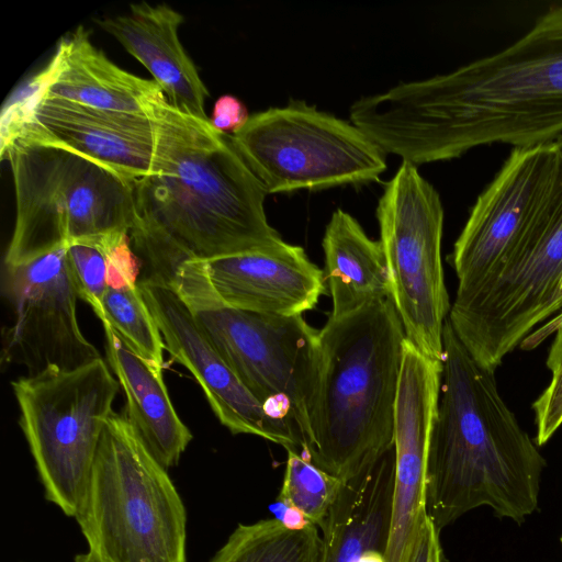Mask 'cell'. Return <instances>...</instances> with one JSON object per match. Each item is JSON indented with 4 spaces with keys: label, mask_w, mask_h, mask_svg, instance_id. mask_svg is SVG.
<instances>
[{
    "label": "cell",
    "mask_w": 562,
    "mask_h": 562,
    "mask_svg": "<svg viewBox=\"0 0 562 562\" xmlns=\"http://www.w3.org/2000/svg\"><path fill=\"white\" fill-rule=\"evenodd\" d=\"M351 117L384 154L416 166L479 146L554 142L562 136V4L501 52L360 98Z\"/></svg>",
    "instance_id": "6da1fadb"
},
{
    "label": "cell",
    "mask_w": 562,
    "mask_h": 562,
    "mask_svg": "<svg viewBox=\"0 0 562 562\" xmlns=\"http://www.w3.org/2000/svg\"><path fill=\"white\" fill-rule=\"evenodd\" d=\"M151 117V173L133 181L131 243L144 278L173 286L193 260L261 249L282 240L265 212L268 194L231 135L171 105Z\"/></svg>",
    "instance_id": "7a4b0ae2"
},
{
    "label": "cell",
    "mask_w": 562,
    "mask_h": 562,
    "mask_svg": "<svg viewBox=\"0 0 562 562\" xmlns=\"http://www.w3.org/2000/svg\"><path fill=\"white\" fill-rule=\"evenodd\" d=\"M442 375L426 468V509L440 532L465 513L488 506L521 524L538 507L546 468L538 445L454 334H442Z\"/></svg>",
    "instance_id": "3957f363"
},
{
    "label": "cell",
    "mask_w": 562,
    "mask_h": 562,
    "mask_svg": "<svg viewBox=\"0 0 562 562\" xmlns=\"http://www.w3.org/2000/svg\"><path fill=\"white\" fill-rule=\"evenodd\" d=\"M406 335L392 297L318 330L317 379L304 457L346 482L394 448Z\"/></svg>",
    "instance_id": "277c9868"
},
{
    "label": "cell",
    "mask_w": 562,
    "mask_h": 562,
    "mask_svg": "<svg viewBox=\"0 0 562 562\" xmlns=\"http://www.w3.org/2000/svg\"><path fill=\"white\" fill-rule=\"evenodd\" d=\"M165 469L125 416L104 424L75 516L97 562H187V515Z\"/></svg>",
    "instance_id": "5b68a950"
},
{
    "label": "cell",
    "mask_w": 562,
    "mask_h": 562,
    "mask_svg": "<svg viewBox=\"0 0 562 562\" xmlns=\"http://www.w3.org/2000/svg\"><path fill=\"white\" fill-rule=\"evenodd\" d=\"M10 162L15 222L4 266L32 261L67 243L135 224L133 181L75 153L13 142Z\"/></svg>",
    "instance_id": "8992f818"
},
{
    "label": "cell",
    "mask_w": 562,
    "mask_h": 562,
    "mask_svg": "<svg viewBox=\"0 0 562 562\" xmlns=\"http://www.w3.org/2000/svg\"><path fill=\"white\" fill-rule=\"evenodd\" d=\"M11 384L45 496L75 517L120 383L100 358L75 370L52 369Z\"/></svg>",
    "instance_id": "52a82bcc"
},
{
    "label": "cell",
    "mask_w": 562,
    "mask_h": 562,
    "mask_svg": "<svg viewBox=\"0 0 562 562\" xmlns=\"http://www.w3.org/2000/svg\"><path fill=\"white\" fill-rule=\"evenodd\" d=\"M562 149V136L555 139ZM562 178L522 243L448 319L471 356L496 371L536 326L562 308Z\"/></svg>",
    "instance_id": "ba28073f"
},
{
    "label": "cell",
    "mask_w": 562,
    "mask_h": 562,
    "mask_svg": "<svg viewBox=\"0 0 562 562\" xmlns=\"http://www.w3.org/2000/svg\"><path fill=\"white\" fill-rule=\"evenodd\" d=\"M231 138L268 194L373 181L386 168L359 127L304 101L250 115Z\"/></svg>",
    "instance_id": "9c48e42d"
},
{
    "label": "cell",
    "mask_w": 562,
    "mask_h": 562,
    "mask_svg": "<svg viewBox=\"0 0 562 562\" xmlns=\"http://www.w3.org/2000/svg\"><path fill=\"white\" fill-rule=\"evenodd\" d=\"M376 218L391 297L406 339L426 357L442 361L451 306L441 261L440 196L416 165L402 160L379 199Z\"/></svg>",
    "instance_id": "30bf717a"
},
{
    "label": "cell",
    "mask_w": 562,
    "mask_h": 562,
    "mask_svg": "<svg viewBox=\"0 0 562 562\" xmlns=\"http://www.w3.org/2000/svg\"><path fill=\"white\" fill-rule=\"evenodd\" d=\"M191 311L244 385L301 440L303 454L317 379L318 330L303 315L254 313L221 301Z\"/></svg>",
    "instance_id": "8fae6325"
},
{
    "label": "cell",
    "mask_w": 562,
    "mask_h": 562,
    "mask_svg": "<svg viewBox=\"0 0 562 562\" xmlns=\"http://www.w3.org/2000/svg\"><path fill=\"white\" fill-rule=\"evenodd\" d=\"M561 178L562 149L557 140L513 147L454 243L457 299L473 294L522 243Z\"/></svg>",
    "instance_id": "7c38bea8"
},
{
    "label": "cell",
    "mask_w": 562,
    "mask_h": 562,
    "mask_svg": "<svg viewBox=\"0 0 562 562\" xmlns=\"http://www.w3.org/2000/svg\"><path fill=\"white\" fill-rule=\"evenodd\" d=\"M2 292L14 314L4 335L3 361L23 366L34 376L101 358L78 324L66 244L32 261L4 266Z\"/></svg>",
    "instance_id": "4fadbf2b"
},
{
    "label": "cell",
    "mask_w": 562,
    "mask_h": 562,
    "mask_svg": "<svg viewBox=\"0 0 562 562\" xmlns=\"http://www.w3.org/2000/svg\"><path fill=\"white\" fill-rule=\"evenodd\" d=\"M138 286L167 350L196 379L221 424L234 435H255L302 453L301 440L244 385L179 295L151 279H140Z\"/></svg>",
    "instance_id": "5bb4252c"
},
{
    "label": "cell",
    "mask_w": 562,
    "mask_h": 562,
    "mask_svg": "<svg viewBox=\"0 0 562 562\" xmlns=\"http://www.w3.org/2000/svg\"><path fill=\"white\" fill-rule=\"evenodd\" d=\"M442 362L404 341L394 416V488L387 562H406L428 516L426 468Z\"/></svg>",
    "instance_id": "9a60e30c"
},
{
    "label": "cell",
    "mask_w": 562,
    "mask_h": 562,
    "mask_svg": "<svg viewBox=\"0 0 562 562\" xmlns=\"http://www.w3.org/2000/svg\"><path fill=\"white\" fill-rule=\"evenodd\" d=\"M15 140L58 147L134 181L151 173L155 126L151 115L103 111L42 99Z\"/></svg>",
    "instance_id": "2e32d148"
},
{
    "label": "cell",
    "mask_w": 562,
    "mask_h": 562,
    "mask_svg": "<svg viewBox=\"0 0 562 562\" xmlns=\"http://www.w3.org/2000/svg\"><path fill=\"white\" fill-rule=\"evenodd\" d=\"M204 261L216 296L234 308L302 315L314 308L325 292L324 271L308 259L302 247L284 240Z\"/></svg>",
    "instance_id": "e0dca14e"
},
{
    "label": "cell",
    "mask_w": 562,
    "mask_h": 562,
    "mask_svg": "<svg viewBox=\"0 0 562 562\" xmlns=\"http://www.w3.org/2000/svg\"><path fill=\"white\" fill-rule=\"evenodd\" d=\"M31 104L56 99L103 111L151 115L166 98L154 81L111 61L79 26L63 37L48 64L25 81Z\"/></svg>",
    "instance_id": "ac0fdd59"
},
{
    "label": "cell",
    "mask_w": 562,
    "mask_h": 562,
    "mask_svg": "<svg viewBox=\"0 0 562 562\" xmlns=\"http://www.w3.org/2000/svg\"><path fill=\"white\" fill-rule=\"evenodd\" d=\"M183 21V15L167 4L139 2L133 3L126 14L97 23L147 68L171 105L209 120L207 88L178 36Z\"/></svg>",
    "instance_id": "d6986e66"
},
{
    "label": "cell",
    "mask_w": 562,
    "mask_h": 562,
    "mask_svg": "<svg viewBox=\"0 0 562 562\" xmlns=\"http://www.w3.org/2000/svg\"><path fill=\"white\" fill-rule=\"evenodd\" d=\"M394 448L342 483L321 525L318 562H387Z\"/></svg>",
    "instance_id": "ffe728a7"
},
{
    "label": "cell",
    "mask_w": 562,
    "mask_h": 562,
    "mask_svg": "<svg viewBox=\"0 0 562 562\" xmlns=\"http://www.w3.org/2000/svg\"><path fill=\"white\" fill-rule=\"evenodd\" d=\"M106 357L126 397V419L153 457L176 465L192 439L178 416L158 369L132 351L112 329H104Z\"/></svg>",
    "instance_id": "44dd1931"
},
{
    "label": "cell",
    "mask_w": 562,
    "mask_h": 562,
    "mask_svg": "<svg viewBox=\"0 0 562 562\" xmlns=\"http://www.w3.org/2000/svg\"><path fill=\"white\" fill-rule=\"evenodd\" d=\"M322 245L325 277L333 301L331 317H341L391 297L382 245L368 237L353 216L336 210L326 226Z\"/></svg>",
    "instance_id": "7402d4cb"
},
{
    "label": "cell",
    "mask_w": 562,
    "mask_h": 562,
    "mask_svg": "<svg viewBox=\"0 0 562 562\" xmlns=\"http://www.w3.org/2000/svg\"><path fill=\"white\" fill-rule=\"evenodd\" d=\"M315 525L290 530L277 519L240 524L209 562H318Z\"/></svg>",
    "instance_id": "603a6c76"
},
{
    "label": "cell",
    "mask_w": 562,
    "mask_h": 562,
    "mask_svg": "<svg viewBox=\"0 0 562 562\" xmlns=\"http://www.w3.org/2000/svg\"><path fill=\"white\" fill-rule=\"evenodd\" d=\"M103 308L104 329L112 328L138 357L162 369L164 339L138 283L123 289L108 288Z\"/></svg>",
    "instance_id": "cb8c5ba5"
},
{
    "label": "cell",
    "mask_w": 562,
    "mask_h": 562,
    "mask_svg": "<svg viewBox=\"0 0 562 562\" xmlns=\"http://www.w3.org/2000/svg\"><path fill=\"white\" fill-rule=\"evenodd\" d=\"M283 484L278 498L300 510L321 527L335 503L342 481L294 450H286Z\"/></svg>",
    "instance_id": "d4e9b609"
},
{
    "label": "cell",
    "mask_w": 562,
    "mask_h": 562,
    "mask_svg": "<svg viewBox=\"0 0 562 562\" xmlns=\"http://www.w3.org/2000/svg\"><path fill=\"white\" fill-rule=\"evenodd\" d=\"M552 334L554 336L546 360L550 380L532 404L538 447L546 445L562 426V312L533 330L520 345L525 350L536 348Z\"/></svg>",
    "instance_id": "484cf974"
},
{
    "label": "cell",
    "mask_w": 562,
    "mask_h": 562,
    "mask_svg": "<svg viewBox=\"0 0 562 562\" xmlns=\"http://www.w3.org/2000/svg\"><path fill=\"white\" fill-rule=\"evenodd\" d=\"M67 262L78 297L86 301L104 325L103 299L108 290L106 258L95 237L67 243Z\"/></svg>",
    "instance_id": "4316f807"
},
{
    "label": "cell",
    "mask_w": 562,
    "mask_h": 562,
    "mask_svg": "<svg viewBox=\"0 0 562 562\" xmlns=\"http://www.w3.org/2000/svg\"><path fill=\"white\" fill-rule=\"evenodd\" d=\"M94 237L106 258L108 288L136 285L142 261L133 251L130 233L116 231Z\"/></svg>",
    "instance_id": "83f0119b"
},
{
    "label": "cell",
    "mask_w": 562,
    "mask_h": 562,
    "mask_svg": "<svg viewBox=\"0 0 562 562\" xmlns=\"http://www.w3.org/2000/svg\"><path fill=\"white\" fill-rule=\"evenodd\" d=\"M249 117L247 108L238 98L224 94L215 101L210 122L217 131L234 135Z\"/></svg>",
    "instance_id": "f1b7e54d"
},
{
    "label": "cell",
    "mask_w": 562,
    "mask_h": 562,
    "mask_svg": "<svg viewBox=\"0 0 562 562\" xmlns=\"http://www.w3.org/2000/svg\"><path fill=\"white\" fill-rule=\"evenodd\" d=\"M439 531L429 518L420 525L406 562H442Z\"/></svg>",
    "instance_id": "f546056e"
},
{
    "label": "cell",
    "mask_w": 562,
    "mask_h": 562,
    "mask_svg": "<svg viewBox=\"0 0 562 562\" xmlns=\"http://www.w3.org/2000/svg\"><path fill=\"white\" fill-rule=\"evenodd\" d=\"M271 508L274 519L290 530H302L313 525L300 510L280 498H277Z\"/></svg>",
    "instance_id": "4dcf8cb0"
},
{
    "label": "cell",
    "mask_w": 562,
    "mask_h": 562,
    "mask_svg": "<svg viewBox=\"0 0 562 562\" xmlns=\"http://www.w3.org/2000/svg\"><path fill=\"white\" fill-rule=\"evenodd\" d=\"M75 562H97V561L90 555L89 552H87L85 554H78L75 558Z\"/></svg>",
    "instance_id": "1f68e13d"
},
{
    "label": "cell",
    "mask_w": 562,
    "mask_h": 562,
    "mask_svg": "<svg viewBox=\"0 0 562 562\" xmlns=\"http://www.w3.org/2000/svg\"><path fill=\"white\" fill-rule=\"evenodd\" d=\"M561 293H562V283H561Z\"/></svg>",
    "instance_id": "d6a6232c"
},
{
    "label": "cell",
    "mask_w": 562,
    "mask_h": 562,
    "mask_svg": "<svg viewBox=\"0 0 562 562\" xmlns=\"http://www.w3.org/2000/svg\"><path fill=\"white\" fill-rule=\"evenodd\" d=\"M561 544H562V536H561Z\"/></svg>",
    "instance_id": "836d02e7"
}]
</instances>
